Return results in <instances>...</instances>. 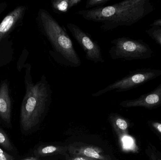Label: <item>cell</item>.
Wrapping results in <instances>:
<instances>
[{"mask_svg":"<svg viewBox=\"0 0 161 160\" xmlns=\"http://www.w3.org/2000/svg\"><path fill=\"white\" fill-rule=\"evenodd\" d=\"M0 146L8 151H13V145L6 132L0 127Z\"/></svg>","mask_w":161,"mask_h":160,"instance_id":"cell-14","label":"cell"},{"mask_svg":"<svg viewBox=\"0 0 161 160\" xmlns=\"http://www.w3.org/2000/svg\"><path fill=\"white\" fill-rule=\"evenodd\" d=\"M67 148L62 147L56 146L48 145L41 146L38 147L34 152L35 156L37 157H45L51 155L63 154L65 153Z\"/></svg>","mask_w":161,"mask_h":160,"instance_id":"cell-12","label":"cell"},{"mask_svg":"<svg viewBox=\"0 0 161 160\" xmlns=\"http://www.w3.org/2000/svg\"><path fill=\"white\" fill-rule=\"evenodd\" d=\"M150 38L159 45L161 48V27L152 26L146 31Z\"/></svg>","mask_w":161,"mask_h":160,"instance_id":"cell-13","label":"cell"},{"mask_svg":"<svg viewBox=\"0 0 161 160\" xmlns=\"http://www.w3.org/2000/svg\"><path fill=\"white\" fill-rule=\"evenodd\" d=\"M21 160H41L39 159L38 158L36 157H30L26 158L24 159Z\"/></svg>","mask_w":161,"mask_h":160,"instance_id":"cell-22","label":"cell"},{"mask_svg":"<svg viewBox=\"0 0 161 160\" xmlns=\"http://www.w3.org/2000/svg\"><path fill=\"white\" fill-rule=\"evenodd\" d=\"M27 9L26 6H19L5 17L0 23V43L9 37L19 23L22 22Z\"/></svg>","mask_w":161,"mask_h":160,"instance_id":"cell-7","label":"cell"},{"mask_svg":"<svg viewBox=\"0 0 161 160\" xmlns=\"http://www.w3.org/2000/svg\"><path fill=\"white\" fill-rule=\"evenodd\" d=\"M114 126L115 129L118 131L120 134H125L127 132L129 125L125 119L121 117H117L114 122Z\"/></svg>","mask_w":161,"mask_h":160,"instance_id":"cell-15","label":"cell"},{"mask_svg":"<svg viewBox=\"0 0 161 160\" xmlns=\"http://www.w3.org/2000/svg\"><path fill=\"white\" fill-rule=\"evenodd\" d=\"M25 68V93L21 107L20 124L22 129L28 131L38 124L41 117L49 108L53 90L44 74L38 81L34 83L31 65L26 64Z\"/></svg>","mask_w":161,"mask_h":160,"instance_id":"cell-3","label":"cell"},{"mask_svg":"<svg viewBox=\"0 0 161 160\" xmlns=\"http://www.w3.org/2000/svg\"><path fill=\"white\" fill-rule=\"evenodd\" d=\"M161 76V70L151 68L139 69L130 71L129 73L122 79L93 93L92 96L97 97L110 91L123 92L139 87L146 83Z\"/></svg>","mask_w":161,"mask_h":160,"instance_id":"cell-5","label":"cell"},{"mask_svg":"<svg viewBox=\"0 0 161 160\" xmlns=\"http://www.w3.org/2000/svg\"><path fill=\"white\" fill-rule=\"evenodd\" d=\"M155 10L149 0H125L107 6L78 10L76 14L84 19L98 23L104 32L120 26H130Z\"/></svg>","mask_w":161,"mask_h":160,"instance_id":"cell-1","label":"cell"},{"mask_svg":"<svg viewBox=\"0 0 161 160\" xmlns=\"http://www.w3.org/2000/svg\"><path fill=\"white\" fill-rule=\"evenodd\" d=\"M112 0H88L85 4V8L92 9L95 8L101 7L107 4Z\"/></svg>","mask_w":161,"mask_h":160,"instance_id":"cell-16","label":"cell"},{"mask_svg":"<svg viewBox=\"0 0 161 160\" xmlns=\"http://www.w3.org/2000/svg\"><path fill=\"white\" fill-rule=\"evenodd\" d=\"M69 150L75 156H83L98 160H111L110 157L104 154L102 149L91 146H84L77 148L73 147H70Z\"/></svg>","mask_w":161,"mask_h":160,"instance_id":"cell-10","label":"cell"},{"mask_svg":"<svg viewBox=\"0 0 161 160\" xmlns=\"http://www.w3.org/2000/svg\"><path fill=\"white\" fill-rule=\"evenodd\" d=\"M7 6V4L5 2H3L0 3V15L6 9Z\"/></svg>","mask_w":161,"mask_h":160,"instance_id":"cell-21","label":"cell"},{"mask_svg":"<svg viewBox=\"0 0 161 160\" xmlns=\"http://www.w3.org/2000/svg\"><path fill=\"white\" fill-rule=\"evenodd\" d=\"M120 105L125 108L142 107L153 109L161 106V83L153 91L143 94L138 98L124 101Z\"/></svg>","mask_w":161,"mask_h":160,"instance_id":"cell-8","label":"cell"},{"mask_svg":"<svg viewBox=\"0 0 161 160\" xmlns=\"http://www.w3.org/2000/svg\"><path fill=\"white\" fill-rule=\"evenodd\" d=\"M67 27L83 50L87 60L95 64L105 62L100 45L88 33L72 23H67Z\"/></svg>","mask_w":161,"mask_h":160,"instance_id":"cell-6","label":"cell"},{"mask_svg":"<svg viewBox=\"0 0 161 160\" xmlns=\"http://www.w3.org/2000/svg\"><path fill=\"white\" fill-rule=\"evenodd\" d=\"M152 126L161 134V123L159 122H153L151 123Z\"/></svg>","mask_w":161,"mask_h":160,"instance_id":"cell-19","label":"cell"},{"mask_svg":"<svg viewBox=\"0 0 161 160\" xmlns=\"http://www.w3.org/2000/svg\"><path fill=\"white\" fill-rule=\"evenodd\" d=\"M69 160H98L94 159L91 158L87 157H83V156H75L73 155L72 157L69 159Z\"/></svg>","mask_w":161,"mask_h":160,"instance_id":"cell-18","label":"cell"},{"mask_svg":"<svg viewBox=\"0 0 161 160\" xmlns=\"http://www.w3.org/2000/svg\"><path fill=\"white\" fill-rule=\"evenodd\" d=\"M36 20L49 54L54 62L66 67H79L81 60L65 27L44 8L39 9Z\"/></svg>","mask_w":161,"mask_h":160,"instance_id":"cell-2","label":"cell"},{"mask_svg":"<svg viewBox=\"0 0 161 160\" xmlns=\"http://www.w3.org/2000/svg\"><path fill=\"white\" fill-rule=\"evenodd\" d=\"M11 101L7 80L0 84V117L8 124L11 122Z\"/></svg>","mask_w":161,"mask_h":160,"instance_id":"cell-9","label":"cell"},{"mask_svg":"<svg viewBox=\"0 0 161 160\" xmlns=\"http://www.w3.org/2000/svg\"><path fill=\"white\" fill-rule=\"evenodd\" d=\"M0 160H14V157L0 148Z\"/></svg>","mask_w":161,"mask_h":160,"instance_id":"cell-17","label":"cell"},{"mask_svg":"<svg viewBox=\"0 0 161 160\" xmlns=\"http://www.w3.org/2000/svg\"><path fill=\"white\" fill-rule=\"evenodd\" d=\"M150 25L151 27H152V26H160V27H161V18L154 21L151 24H150Z\"/></svg>","mask_w":161,"mask_h":160,"instance_id":"cell-20","label":"cell"},{"mask_svg":"<svg viewBox=\"0 0 161 160\" xmlns=\"http://www.w3.org/2000/svg\"><path fill=\"white\" fill-rule=\"evenodd\" d=\"M109 50L110 57L114 60L124 61L145 60L153 57L154 52L149 45L142 39L128 37L116 38L111 41Z\"/></svg>","mask_w":161,"mask_h":160,"instance_id":"cell-4","label":"cell"},{"mask_svg":"<svg viewBox=\"0 0 161 160\" xmlns=\"http://www.w3.org/2000/svg\"><path fill=\"white\" fill-rule=\"evenodd\" d=\"M81 0H52L51 7L55 13L66 14L74 7L81 3Z\"/></svg>","mask_w":161,"mask_h":160,"instance_id":"cell-11","label":"cell"}]
</instances>
